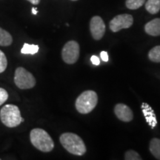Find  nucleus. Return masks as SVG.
<instances>
[{
    "label": "nucleus",
    "mask_w": 160,
    "mask_h": 160,
    "mask_svg": "<svg viewBox=\"0 0 160 160\" xmlns=\"http://www.w3.org/2000/svg\"><path fill=\"white\" fill-rule=\"evenodd\" d=\"M60 143L68 152L76 156H82L87 151L82 138L73 133H64L59 137Z\"/></svg>",
    "instance_id": "obj_1"
},
{
    "label": "nucleus",
    "mask_w": 160,
    "mask_h": 160,
    "mask_svg": "<svg viewBox=\"0 0 160 160\" xmlns=\"http://www.w3.org/2000/svg\"><path fill=\"white\" fill-rule=\"evenodd\" d=\"M30 139L36 148L42 152H51L54 148V142L48 132L41 128H34L30 133Z\"/></svg>",
    "instance_id": "obj_2"
},
{
    "label": "nucleus",
    "mask_w": 160,
    "mask_h": 160,
    "mask_svg": "<svg viewBox=\"0 0 160 160\" xmlns=\"http://www.w3.org/2000/svg\"><path fill=\"white\" fill-rule=\"evenodd\" d=\"M0 119L8 128H15L25 122L22 117L20 110L15 105H5L0 111Z\"/></svg>",
    "instance_id": "obj_3"
},
{
    "label": "nucleus",
    "mask_w": 160,
    "mask_h": 160,
    "mask_svg": "<svg viewBox=\"0 0 160 160\" xmlns=\"http://www.w3.org/2000/svg\"><path fill=\"white\" fill-rule=\"evenodd\" d=\"M98 102V96L93 91L82 92L76 100L75 106L77 111L82 114L91 113L95 108Z\"/></svg>",
    "instance_id": "obj_4"
},
{
    "label": "nucleus",
    "mask_w": 160,
    "mask_h": 160,
    "mask_svg": "<svg viewBox=\"0 0 160 160\" xmlns=\"http://www.w3.org/2000/svg\"><path fill=\"white\" fill-rule=\"evenodd\" d=\"M14 83L22 90L31 89L36 85V79L33 75L25 68L19 67L15 71Z\"/></svg>",
    "instance_id": "obj_5"
},
{
    "label": "nucleus",
    "mask_w": 160,
    "mask_h": 160,
    "mask_svg": "<svg viewBox=\"0 0 160 160\" xmlns=\"http://www.w3.org/2000/svg\"><path fill=\"white\" fill-rule=\"evenodd\" d=\"M79 57V45L76 41H69L64 45L62 57L65 63L72 65L77 62Z\"/></svg>",
    "instance_id": "obj_6"
},
{
    "label": "nucleus",
    "mask_w": 160,
    "mask_h": 160,
    "mask_svg": "<svg viewBox=\"0 0 160 160\" xmlns=\"http://www.w3.org/2000/svg\"><path fill=\"white\" fill-rule=\"evenodd\" d=\"M133 23V18L131 14H124L117 15L110 22L109 27L111 31L118 32L122 29H127L131 27Z\"/></svg>",
    "instance_id": "obj_7"
},
{
    "label": "nucleus",
    "mask_w": 160,
    "mask_h": 160,
    "mask_svg": "<svg viewBox=\"0 0 160 160\" xmlns=\"http://www.w3.org/2000/svg\"><path fill=\"white\" fill-rule=\"evenodd\" d=\"M90 31L95 40H100L105 33V24L103 19L99 16L92 17L90 22Z\"/></svg>",
    "instance_id": "obj_8"
},
{
    "label": "nucleus",
    "mask_w": 160,
    "mask_h": 160,
    "mask_svg": "<svg viewBox=\"0 0 160 160\" xmlns=\"http://www.w3.org/2000/svg\"><path fill=\"white\" fill-rule=\"evenodd\" d=\"M114 113L118 119L126 122H131L133 118L132 110L128 106L122 103H119L115 106Z\"/></svg>",
    "instance_id": "obj_9"
},
{
    "label": "nucleus",
    "mask_w": 160,
    "mask_h": 160,
    "mask_svg": "<svg viewBox=\"0 0 160 160\" xmlns=\"http://www.w3.org/2000/svg\"><path fill=\"white\" fill-rule=\"evenodd\" d=\"M145 31L148 34L153 37L160 36V19L157 18L148 22L145 25Z\"/></svg>",
    "instance_id": "obj_10"
},
{
    "label": "nucleus",
    "mask_w": 160,
    "mask_h": 160,
    "mask_svg": "<svg viewBox=\"0 0 160 160\" xmlns=\"http://www.w3.org/2000/svg\"><path fill=\"white\" fill-rule=\"evenodd\" d=\"M13 42V38L9 32L0 28V46L7 47Z\"/></svg>",
    "instance_id": "obj_11"
},
{
    "label": "nucleus",
    "mask_w": 160,
    "mask_h": 160,
    "mask_svg": "<svg viewBox=\"0 0 160 160\" xmlns=\"http://www.w3.org/2000/svg\"><path fill=\"white\" fill-rule=\"evenodd\" d=\"M149 150L156 159L160 160V139L153 138L150 142Z\"/></svg>",
    "instance_id": "obj_12"
},
{
    "label": "nucleus",
    "mask_w": 160,
    "mask_h": 160,
    "mask_svg": "<svg viewBox=\"0 0 160 160\" xmlns=\"http://www.w3.org/2000/svg\"><path fill=\"white\" fill-rule=\"evenodd\" d=\"M145 9L151 14H156L160 11V0H148Z\"/></svg>",
    "instance_id": "obj_13"
},
{
    "label": "nucleus",
    "mask_w": 160,
    "mask_h": 160,
    "mask_svg": "<svg viewBox=\"0 0 160 160\" xmlns=\"http://www.w3.org/2000/svg\"><path fill=\"white\" fill-rule=\"evenodd\" d=\"M39 46L37 45H29V44H24L21 50V53L22 54H36L39 51Z\"/></svg>",
    "instance_id": "obj_14"
},
{
    "label": "nucleus",
    "mask_w": 160,
    "mask_h": 160,
    "mask_svg": "<svg viewBox=\"0 0 160 160\" xmlns=\"http://www.w3.org/2000/svg\"><path fill=\"white\" fill-rule=\"evenodd\" d=\"M148 58L153 62H160V45L156 46L149 51Z\"/></svg>",
    "instance_id": "obj_15"
},
{
    "label": "nucleus",
    "mask_w": 160,
    "mask_h": 160,
    "mask_svg": "<svg viewBox=\"0 0 160 160\" xmlns=\"http://www.w3.org/2000/svg\"><path fill=\"white\" fill-rule=\"evenodd\" d=\"M145 3V0H126L125 5L130 10H137Z\"/></svg>",
    "instance_id": "obj_16"
},
{
    "label": "nucleus",
    "mask_w": 160,
    "mask_h": 160,
    "mask_svg": "<svg viewBox=\"0 0 160 160\" xmlns=\"http://www.w3.org/2000/svg\"><path fill=\"white\" fill-rule=\"evenodd\" d=\"M125 159L126 160H142V158L140 157V155L137 152L135 151H132V150H130V151H127L125 153Z\"/></svg>",
    "instance_id": "obj_17"
},
{
    "label": "nucleus",
    "mask_w": 160,
    "mask_h": 160,
    "mask_svg": "<svg viewBox=\"0 0 160 160\" xmlns=\"http://www.w3.org/2000/svg\"><path fill=\"white\" fill-rule=\"evenodd\" d=\"M8 60L3 51L0 50V73H3L7 68Z\"/></svg>",
    "instance_id": "obj_18"
},
{
    "label": "nucleus",
    "mask_w": 160,
    "mask_h": 160,
    "mask_svg": "<svg viewBox=\"0 0 160 160\" xmlns=\"http://www.w3.org/2000/svg\"><path fill=\"white\" fill-rule=\"evenodd\" d=\"M8 98V93L6 90L0 88V106L5 102Z\"/></svg>",
    "instance_id": "obj_19"
},
{
    "label": "nucleus",
    "mask_w": 160,
    "mask_h": 160,
    "mask_svg": "<svg viewBox=\"0 0 160 160\" xmlns=\"http://www.w3.org/2000/svg\"><path fill=\"white\" fill-rule=\"evenodd\" d=\"M91 62L95 65H99L100 64V60L97 56H92L91 58Z\"/></svg>",
    "instance_id": "obj_20"
},
{
    "label": "nucleus",
    "mask_w": 160,
    "mask_h": 160,
    "mask_svg": "<svg viewBox=\"0 0 160 160\" xmlns=\"http://www.w3.org/2000/svg\"><path fill=\"white\" fill-rule=\"evenodd\" d=\"M100 56H101V58H102V61H104V62L108 61V59H109L108 54V53L106 51H102L101 53H100Z\"/></svg>",
    "instance_id": "obj_21"
},
{
    "label": "nucleus",
    "mask_w": 160,
    "mask_h": 160,
    "mask_svg": "<svg viewBox=\"0 0 160 160\" xmlns=\"http://www.w3.org/2000/svg\"><path fill=\"white\" fill-rule=\"evenodd\" d=\"M27 1H28L29 2L33 4V5H39L41 0H27Z\"/></svg>",
    "instance_id": "obj_22"
},
{
    "label": "nucleus",
    "mask_w": 160,
    "mask_h": 160,
    "mask_svg": "<svg viewBox=\"0 0 160 160\" xmlns=\"http://www.w3.org/2000/svg\"><path fill=\"white\" fill-rule=\"evenodd\" d=\"M31 11H32V13H33V14H34V15H37V14L38 11H37V8H33Z\"/></svg>",
    "instance_id": "obj_23"
},
{
    "label": "nucleus",
    "mask_w": 160,
    "mask_h": 160,
    "mask_svg": "<svg viewBox=\"0 0 160 160\" xmlns=\"http://www.w3.org/2000/svg\"><path fill=\"white\" fill-rule=\"evenodd\" d=\"M71 1H77V0H71Z\"/></svg>",
    "instance_id": "obj_24"
}]
</instances>
